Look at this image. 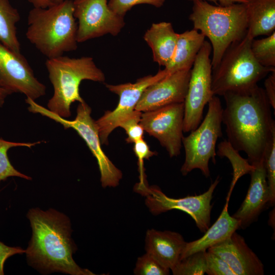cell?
I'll return each instance as SVG.
<instances>
[{
    "instance_id": "cell-30",
    "label": "cell",
    "mask_w": 275,
    "mask_h": 275,
    "mask_svg": "<svg viewBox=\"0 0 275 275\" xmlns=\"http://www.w3.org/2000/svg\"><path fill=\"white\" fill-rule=\"evenodd\" d=\"M264 164L269 190L268 205L273 206L275 203V139L265 154Z\"/></svg>"
},
{
    "instance_id": "cell-35",
    "label": "cell",
    "mask_w": 275,
    "mask_h": 275,
    "mask_svg": "<svg viewBox=\"0 0 275 275\" xmlns=\"http://www.w3.org/2000/svg\"><path fill=\"white\" fill-rule=\"evenodd\" d=\"M264 91L271 108L275 110V70L271 72L264 81Z\"/></svg>"
},
{
    "instance_id": "cell-25",
    "label": "cell",
    "mask_w": 275,
    "mask_h": 275,
    "mask_svg": "<svg viewBox=\"0 0 275 275\" xmlns=\"http://www.w3.org/2000/svg\"><path fill=\"white\" fill-rule=\"evenodd\" d=\"M41 143L40 141L34 143L13 142L0 138V181L5 180L9 177H19L31 180V177L20 173L13 167L9 159L7 152L12 147H26L30 148Z\"/></svg>"
},
{
    "instance_id": "cell-17",
    "label": "cell",
    "mask_w": 275,
    "mask_h": 275,
    "mask_svg": "<svg viewBox=\"0 0 275 275\" xmlns=\"http://www.w3.org/2000/svg\"><path fill=\"white\" fill-rule=\"evenodd\" d=\"M254 167L250 173L251 182L246 197L232 216L239 221L240 228L244 229L257 219L268 203L269 190L264 162Z\"/></svg>"
},
{
    "instance_id": "cell-20",
    "label": "cell",
    "mask_w": 275,
    "mask_h": 275,
    "mask_svg": "<svg viewBox=\"0 0 275 275\" xmlns=\"http://www.w3.org/2000/svg\"><path fill=\"white\" fill-rule=\"evenodd\" d=\"M169 22L153 23L144 35V39L151 48L153 61L166 67L171 62L178 37Z\"/></svg>"
},
{
    "instance_id": "cell-2",
    "label": "cell",
    "mask_w": 275,
    "mask_h": 275,
    "mask_svg": "<svg viewBox=\"0 0 275 275\" xmlns=\"http://www.w3.org/2000/svg\"><path fill=\"white\" fill-rule=\"evenodd\" d=\"M32 235L25 253L29 264L43 273L95 274L79 267L73 259L76 248L71 238V223L53 209H31L27 213Z\"/></svg>"
},
{
    "instance_id": "cell-4",
    "label": "cell",
    "mask_w": 275,
    "mask_h": 275,
    "mask_svg": "<svg viewBox=\"0 0 275 275\" xmlns=\"http://www.w3.org/2000/svg\"><path fill=\"white\" fill-rule=\"evenodd\" d=\"M189 19L194 29L210 41L212 69L219 64L229 46L243 39L247 33L245 4L213 5L207 1H195Z\"/></svg>"
},
{
    "instance_id": "cell-27",
    "label": "cell",
    "mask_w": 275,
    "mask_h": 275,
    "mask_svg": "<svg viewBox=\"0 0 275 275\" xmlns=\"http://www.w3.org/2000/svg\"><path fill=\"white\" fill-rule=\"evenodd\" d=\"M206 251L198 252L180 259L171 269L173 274L174 275H203L206 273Z\"/></svg>"
},
{
    "instance_id": "cell-33",
    "label": "cell",
    "mask_w": 275,
    "mask_h": 275,
    "mask_svg": "<svg viewBox=\"0 0 275 275\" xmlns=\"http://www.w3.org/2000/svg\"><path fill=\"white\" fill-rule=\"evenodd\" d=\"M133 151L138 158V170L140 174V181L138 183L142 184L147 183L144 161L145 159H148L150 157L156 155L157 153L152 151L143 139L134 143Z\"/></svg>"
},
{
    "instance_id": "cell-36",
    "label": "cell",
    "mask_w": 275,
    "mask_h": 275,
    "mask_svg": "<svg viewBox=\"0 0 275 275\" xmlns=\"http://www.w3.org/2000/svg\"><path fill=\"white\" fill-rule=\"evenodd\" d=\"M189 1L194 2L195 1H210L213 2L215 3L218 2L220 4V5L225 6L229 5L235 3H242V4H247L251 0H188Z\"/></svg>"
},
{
    "instance_id": "cell-8",
    "label": "cell",
    "mask_w": 275,
    "mask_h": 275,
    "mask_svg": "<svg viewBox=\"0 0 275 275\" xmlns=\"http://www.w3.org/2000/svg\"><path fill=\"white\" fill-rule=\"evenodd\" d=\"M25 102L29 105L28 108L30 112L48 117L60 123L65 129L71 128L77 132L97 160L103 187H115L119 185L122 178V173L103 151L95 121L91 116L92 109L85 101L79 103L76 116L73 120H68L56 115L29 97H26Z\"/></svg>"
},
{
    "instance_id": "cell-9",
    "label": "cell",
    "mask_w": 275,
    "mask_h": 275,
    "mask_svg": "<svg viewBox=\"0 0 275 275\" xmlns=\"http://www.w3.org/2000/svg\"><path fill=\"white\" fill-rule=\"evenodd\" d=\"M219 181V176H217L208 190L202 194L178 199L169 197L158 186H149L148 183L144 184L137 183L133 189L145 197V204L153 215H157L173 209L181 210L188 214L200 231L205 233L210 225L212 208L211 202Z\"/></svg>"
},
{
    "instance_id": "cell-6",
    "label": "cell",
    "mask_w": 275,
    "mask_h": 275,
    "mask_svg": "<svg viewBox=\"0 0 275 275\" xmlns=\"http://www.w3.org/2000/svg\"><path fill=\"white\" fill-rule=\"evenodd\" d=\"M253 39L247 34L226 50L219 64L212 69V91L222 96L228 92L248 90L256 86L275 67H265L258 63L251 51Z\"/></svg>"
},
{
    "instance_id": "cell-26",
    "label": "cell",
    "mask_w": 275,
    "mask_h": 275,
    "mask_svg": "<svg viewBox=\"0 0 275 275\" xmlns=\"http://www.w3.org/2000/svg\"><path fill=\"white\" fill-rule=\"evenodd\" d=\"M251 49L259 64L265 67H275V32L266 38L254 39Z\"/></svg>"
},
{
    "instance_id": "cell-18",
    "label": "cell",
    "mask_w": 275,
    "mask_h": 275,
    "mask_svg": "<svg viewBox=\"0 0 275 275\" xmlns=\"http://www.w3.org/2000/svg\"><path fill=\"white\" fill-rule=\"evenodd\" d=\"M186 242L179 233L151 229L146 233L145 249L146 253L171 270L179 261Z\"/></svg>"
},
{
    "instance_id": "cell-7",
    "label": "cell",
    "mask_w": 275,
    "mask_h": 275,
    "mask_svg": "<svg viewBox=\"0 0 275 275\" xmlns=\"http://www.w3.org/2000/svg\"><path fill=\"white\" fill-rule=\"evenodd\" d=\"M208 108L202 122L182 140L185 160L180 171L183 176L199 169L206 177L210 176L209 162L216 163V144L223 135V107L219 98L214 95L208 103Z\"/></svg>"
},
{
    "instance_id": "cell-16",
    "label": "cell",
    "mask_w": 275,
    "mask_h": 275,
    "mask_svg": "<svg viewBox=\"0 0 275 275\" xmlns=\"http://www.w3.org/2000/svg\"><path fill=\"white\" fill-rule=\"evenodd\" d=\"M207 250L224 260L236 275L264 274L262 262L249 247L244 238L236 231L225 240Z\"/></svg>"
},
{
    "instance_id": "cell-28",
    "label": "cell",
    "mask_w": 275,
    "mask_h": 275,
    "mask_svg": "<svg viewBox=\"0 0 275 275\" xmlns=\"http://www.w3.org/2000/svg\"><path fill=\"white\" fill-rule=\"evenodd\" d=\"M170 269L146 253L137 259L133 273L136 275H168Z\"/></svg>"
},
{
    "instance_id": "cell-1",
    "label": "cell",
    "mask_w": 275,
    "mask_h": 275,
    "mask_svg": "<svg viewBox=\"0 0 275 275\" xmlns=\"http://www.w3.org/2000/svg\"><path fill=\"white\" fill-rule=\"evenodd\" d=\"M223 96L222 123L228 141L237 151L245 153L250 164L262 162L275 139V122L263 88L258 85L241 91L228 92Z\"/></svg>"
},
{
    "instance_id": "cell-13",
    "label": "cell",
    "mask_w": 275,
    "mask_h": 275,
    "mask_svg": "<svg viewBox=\"0 0 275 275\" xmlns=\"http://www.w3.org/2000/svg\"><path fill=\"white\" fill-rule=\"evenodd\" d=\"M184 102L169 104L142 112L140 124L156 138L171 157L180 154L183 136Z\"/></svg>"
},
{
    "instance_id": "cell-14",
    "label": "cell",
    "mask_w": 275,
    "mask_h": 275,
    "mask_svg": "<svg viewBox=\"0 0 275 275\" xmlns=\"http://www.w3.org/2000/svg\"><path fill=\"white\" fill-rule=\"evenodd\" d=\"M0 82L12 93L35 100L45 94V86L35 77L26 59L0 42Z\"/></svg>"
},
{
    "instance_id": "cell-24",
    "label": "cell",
    "mask_w": 275,
    "mask_h": 275,
    "mask_svg": "<svg viewBox=\"0 0 275 275\" xmlns=\"http://www.w3.org/2000/svg\"><path fill=\"white\" fill-rule=\"evenodd\" d=\"M216 155L221 157H226L232 167L233 177L228 195V198H229L238 180L242 176L250 174L255 169V167L250 164L247 159L242 157L239 151L226 139L218 144Z\"/></svg>"
},
{
    "instance_id": "cell-11",
    "label": "cell",
    "mask_w": 275,
    "mask_h": 275,
    "mask_svg": "<svg viewBox=\"0 0 275 275\" xmlns=\"http://www.w3.org/2000/svg\"><path fill=\"white\" fill-rule=\"evenodd\" d=\"M169 73L164 69L154 75H148L136 80L134 83L119 85L105 84L106 87L119 97L117 107L113 111H106L95 123L101 144H108L111 132L135 111L143 92L149 86L166 76Z\"/></svg>"
},
{
    "instance_id": "cell-15",
    "label": "cell",
    "mask_w": 275,
    "mask_h": 275,
    "mask_svg": "<svg viewBox=\"0 0 275 275\" xmlns=\"http://www.w3.org/2000/svg\"><path fill=\"white\" fill-rule=\"evenodd\" d=\"M191 69L168 74L147 87L135 109L141 112L155 110L177 103L184 102L187 93Z\"/></svg>"
},
{
    "instance_id": "cell-34",
    "label": "cell",
    "mask_w": 275,
    "mask_h": 275,
    "mask_svg": "<svg viewBox=\"0 0 275 275\" xmlns=\"http://www.w3.org/2000/svg\"><path fill=\"white\" fill-rule=\"evenodd\" d=\"M25 250L19 247L9 246L0 241V275H3L4 266L6 260L15 254H21Z\"/></svg>"
},
{
    "instance_id": "cell-23",
    "label": "cell",
    "mask_w": 275,
    "mask_h": 275,
    "mask_svg": "<svg viewBox=\"0 0 275 275\" xmlns=\"http://www.w3.org/2000/svg\"><path fill=\"white\" fill-rule=\"evenodd\" d=\"M20 19L18 10L9 0H0V42L17 53H20L16 34V24Z\"/></svg>"
},
{
    "instance_id": "cell-29",
    "label": "cell",
    "mask_w": 275,
    "mask_h": 275,
    "mask_svg": "<svg viewBox=\"0 0 275 275\" xmlns=\"http://www.w3.org/2000/svg\"><path fill=\"white\" fill-rule=\"evenodd\" d=\"M142 112L135 109L133 113L123 120L119 127L123 128L127 135V143H135L143 139L144 129L140 124Z\"/></svg>"
},
{
    "instance_id": "cell-12",
    "label": "cell",
    "mask_w": 275,
    "mask_h": 275,
    "mask_svg": "<svg viewBox=\"0 0 275 275\" xmlns=\"http://www.w3.org/2000/svg\"><path fill=\"white\" fill-rule=\"evenodd\" d=\"M73 1L78 43L107 34L117 36L125 26L124 17L109 8L108 0Z\"/></svg>"
},
{
    "instance_id": "cell-5",
    "label": "cell",
    "mask_w": 275,
    "mask_h": 275,
    "mask_svg": "<svg viewBox=\"0 0 275 275\" xmlns=\"http://www.w3.org/2000/svg\"><path fill=\"white\" fill-rule=\"evenodd\" d=\"M45 65L54 90L47 103L48 109L64 119L71 116L72 103L85 101L79 94L82 80L104 82L105 79L104 73L90 57L71 58L61 56L47 59Z\"/></svg>"
},
{
    "instance_id": "cell-19",
    "label": "cell",
    "mask_w": 275,
    "mask_h": 275,
    "mask_svg": "<svg viewBox=\"0 0 275 275\" xmlns=\"http://www.w3.org/2000/svg\"><path fill=\"white\" fill-rule=\"evenodd\" d=\"M228 201L229 199H227L217 219L209 227L202 237L186 242L180 260L195 253L206 251L215 244L225 240L240 228L239 221L231 216L228 212Z\"/></svg>"
},
{
    "instance_id": "cell-37",
    "label": "cell",
    "mask_w": 275,
    "mask_h": 275,
    "mask_svg": "<svg viewBox=\"0 0 275 275\" xmlns=\"http://www.w3.org/2000/svg\"><path fill=\"white\" fill-rule=\"evenodd\" d=\"M34 7L47 8L53 4L52 0H28Z\"/></svg>"
},
{
    "instance_id": "cell-22",
    "label": "cell",
    "mask_w": 275,
    "mask_h": 275,
    "mask_svg": "<svg viewBox=\"0 0 275 275\" xmlns=\"http://www.w3.org/2000/svg\"><path fill=\"white\" fill-rule=\"evenodd\" d=\"M245 4L248 36L254 39L275 32V0H251Z\"/></svg>"
},
{
    "instance_id": "cell-32",
    "label": "cell",
    "mask_w": 275,
    "mask_h": 275,
    "mask_svg": "<svg viewBox=\"0 0 275 275\" xmlns=\"http://www.w3.org/2000/svg\"><path fill=\"white\" fill-rule=\"evenodd\" d=\"M207 269L208 275H236L230 266L221 257L207 250L206 252Z\"/></svg>"
},
{
    "instance_id": "cell-3",
    "label": "cell",
    "mask_w": 275,
    "mask_h": 275,
    "mask_svg": "<svg viewBox=\"0 0 275 275\" xmlns=\"http://www.w3.org/2000/svg\"><path fill=\"white\" fill-rule=\"evenodd\" d=\"M26 37L47 59L77 49V23L73 0L47 8L34 7L28 15Z\"/></svg>"
},
{
    "instance_id": "cell-39",
    "label": "cell",
    "mask_w": 275,
    "mask_h": 275,
    "mask_svg": "<svg viewBox=\"0 0 275 275\" xmlns=\"http://www.w3.org/2000/svg\"><path fill=\"white\" fill-rule=\"evenodd\" d=\"M52 3L53 4H56V3H58L62 2V1H63L64 0H52Z\"/></svg>"
},
{
    "instance_id": "cell-31",
    "label": "cell",
    "mask_w": 275,
    "mask_h": 275,
    "mask_svg": "<svg viewBox=\"0 0 275 275\" xmlns=\"http://www.w3.org/2000/svg\"><path fill=\"white\" fill-rule=\"evenodd\" d=\"M166 0H109L108 5L116 14L124 17L131 9L138 5L147 4L160 8Z\"/></svg>"
},
{
    "instance_id": "cell-10",
    "label": "cell",
    "mask_w": 275,
    "mask_h": 275,
    "mask_svg": "<svg viewBox=\"0 0 275 275\" xmlns=\"http://www.w3.org/2000/svg\"><path fill=\"white\" fill-rule=\"evenodd\" d=\"M211 52L210 43L205 40L191 68L184 101L183 132H190L199 126L205 105L214 96L211 88Z\"/></svg>"
},
{
    "instance_id": "cell-38",
    "label": "cell",
    "mask_w": 275,
    "mask_h": 275,
    "mask_svg": "<svg viewBox=\"0 0 275 275\" xmlns=\"http://www.w3.org/2000/svg\"><path fill=\"white\" fill-rule=\"evenodd\" d=\"M11 94L12 93L0 82V107L3 106L7 96Z\"/></svg>"
},
{
    "instance_id": "cell-21",
    "label": "cell",
    "mask_w": 275,
    "mask_h": 275,
    "mask_svg": "<svg viewBox=\"0 0 275 275\" xmlns=\"http://www.w3.org/2000/svg\"><path fill=\"white\" fill-rule=\"evenodd\" d=\"M205 39L204 35L194 29L179 34L173 58L164 69L170 74L191 69Z\"/></svg>"
}]
</instances>
